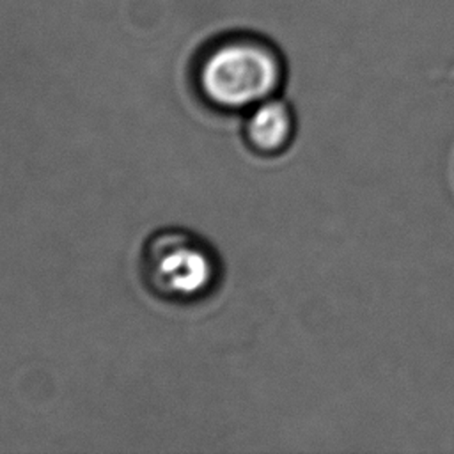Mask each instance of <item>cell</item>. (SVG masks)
Masks as SVG:
<instances>
[{
  "label": "cell",
  "instance_id": "6da1fadb",
  "mask_svg": "<svg viewBox=\"0 0 454 454\" xmlns=\"http://www.w3.org/2000/svg\"><path fill=\"white\" fill-rule=\"evenodd\" d=\"M193 87L218 112H248L270 99L284 80V60L273 43L254 34H229L197 55Z\"/></svg>",
  "mask_w": 454,
  "mask_h": 454
},
{
  "label": "cell",
  "instance_id": "7a4b0ae2",
  "mask_svg": "<svg viewBox=\"0 0 454 454\" xmlns=\"http://www.w3.org/2000/svg\"><path fill=\"white\" fill-rule=\"evenodd\" d=\"M142 277L161 300L193 303L207 298L222 277L215 248L186 229H161L147 238L140 255Z\"/></svg>",
  "mask_w": 454,
  "mask_h": 454
},
{
  "label": "cell",
  "instance_id": "3957f363",
  "mask_svg": "<svg viewBox=\"0 0 454 454\" xmlns=\"http://www.w3.org/2000/svg\"><path fill=\"white\" fill-rule=\"evenodd\" d=\"M247 114L245 138L252 149L273 154L287 145L293 135V114L284 101L270 98Z\"/></svg>",
  "mask_w": 454,
  "mask_h": 454
}]
</instances>
